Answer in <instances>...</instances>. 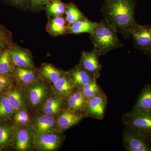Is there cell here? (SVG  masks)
<instances>
[{
	"label": "cell",
	"instance_id": "obj_26",
	"mask_svg": "<svg viewBox=\"0 0 151 151\" xmlns=\"http://www.w3.org/2000/svg\"><path fill=\"white\" fill-rule=\"evenodd\" d=\"M45 9L48 18L51 17L63 16L65 14L66 4L61 0H52L46 5Z\"/></svg>",
	"mask_w": 151,
	"mask_h": 151
},
{
	"label": "cell",
	"instance_id": "obj_29",
	"mask_svg": "<svg viewBox=\"0 0 151 151\" xmlns=\"http://www.w3.org/2000/svg\"><path fill=\"white\" fill-rule=\"evenodd\" d=\"M79 89L86 99L94 97L103 92L101 87L97 84V79H94L89 84Z\"/></svg>",
	"mask_w": 151,
	"mask_h": 151
},
{
	"label": "cell",
	"instance_id": "obj_7",
	"mask_svg": "<svg viewBox=\"0 0 151 151\" xmlns=\"http://www.w3.org/2000/svg\"><path fill=\"white\" fill-rule=\"evenodd\" d=\"M108 99L104 92L87 99L85 105V114L97 120H102L105 116Z\"/></svg>",
	"mask_w": 151,
	"mask_h": 151
},
{
	"label": "cell",
	"instance_id": "obj_16",
	"mask_svg": "<svg viewBox=\"0 0 151 151\" xmlns=\"http://www.w3.org/2000/svg\"><path fill=\"white\" fill-rule=\"evenodd\" d=\"M133 110L151 114V85H147L142 89Z\"/></svg>",
	"mask_w": 151,
	"mask_h": 151
},
{
	"label": "cell",
	"instance_id": "obj_20",
	"mask_svg": "<svg viewBox=\"0 0 151 151\" xmlns=\"http://www.w3.org/2000/svg\"><path fill=\"white\" fill-rule=\"evenodd\" d=\"M97 25V23L91 21L86 18L68 26V34L79 35L88 33L90 34L94 31Z\"/></svg>",
	"mask_w": 151,
	"mask_h": 151
},
{
	"label": "cell",
	"instance_id": "obj_5",
	"mask_svg": "<svg viewBox=\"0 0 151 151\" xmlns=\"http://www.w3.org/2000/svg\"><path fill=\"white\" fill-rule=\"evenodd\" d=\"M60 132L45 133L42 134H34L33 145L39 150L50 151L58 148L63 141V136Z\"/></svg>",
	"mask_w": 151,
	"mask_h": 151
},
{
	"label": "cell",
	"instance_id": "obj_9",
	"mask_svg": "<svg viewBox=\"0 0 151 151\" xmlns=\"http://www.w3.org/2000/svg\"><path fill=\"white\" fill-rule=\"evenodd\" d=\"M11 59L16 67L35 69L31 52L16 44L9 49Z\"/></svg>",
	"mask_w": 151,
	"mask_h": 151
},
{
	"label": "cell",
	"instance_id": "obj_30",
	"mask_svg": "<svg viewBox=\"0 0 151 151\" xmlns=\"http://www.w3.org/2000/svg\"><path fill=\"white\" fill-rule=\"evenodd\" d=\"M14 120L16 124L20 126L29 125L31 122L29 114L24 109H19L15 112Z\"/></svg>",
	"mask_w": 151,
	"mask_h": 151
},
{
	"label": "cell",
	"instance_id": "obj_22",
	"mask_svg": "<svg viewBox=\"0 0 151 151\" xmlns=\"http://www.w3.org/2000/svg\"><path fill=\"white\" fill-rule=\"evenodd\" d=\"M14 127L10 123L0 124V150L7 147L13 142Z\"/></svg>",
	"mask_w": 151,
	"mask_h": 151
},
{
	"label": "cell",
	"instance_id": "obj_24",
	"mask_svg": "<svg viewBox=\"0 0 151 151\" xmlns=\"http://www.w3.org/2000/svg\"><path fill=\"white\" fill-rule=\"evenodd\" d=\"M16 66L10 56L9 49L0 52V74L15 75Z\"/></svg>",
	"mask_w": 151,
	"mask_h": 151
},
{
	"label": "cell",
	"instance_id": "obj_11",
	"mask_svg": "<svg viewBox=\"0 0 151 151\" xmlns=\"http://www.w3.org/2000/svg\"><path fill=\"white\" fill-rule=\"evenodd\" d=\"M33 123L32 127L35 134L40 135L60 131L54 117L45 113L36 116Z\"/></svg>",
	"mask_w": 151,
	"mask_h": 151
},
{
	"label": "cell",
	"instance_id": "obj_4",
	"mask_svg": "<svg viewBox=\"0 0 151 151\" xmlns=\"http://www.w3.org/2000/svg\"><path fill=\"white\" fill-rule=\"evenodd\" d=\"M123 145L128 151H151V139L140 133L125 128Z\"/></svg>",
	"mask_w": 151,
	"mask_h": 151
},
{
	"label": "cell",
	"instance_id": "obj_19",
	"mask_svg": "<svg viewBox=\"0 0 151 151\" xmlns=\"http://www.w3.org/2000/svg\"><path fill=\"white\" fill-rule=\"evenodd\" d=\"M66 72L51 64L44 63L40 69L39 74L42 78L53 84Z\"/></svg>",
	"mask_w": 151,
	"mask_h": 151
},
{
	"label": "cell",
	"instance_id": "obj_18",
	"mask_svg": "<svg viewBox=\"0 0 151 151\" xmlns=\"http://www.w3.org/2000/svg\"><path fill=\"white\" fill-rule=\"evenodd\" d=\"M73 90L67 98V108L71 111L85 114V105L87 99L80 89Z\"/></svg>",
	"mask_w": 151,
	"mask_h": 151
},
{
	"label": "cell",
	"instance_id": "obj_21",
	"mask_svg": "<svg viewBox=\"0 0 151 151\" xmlns=\"http://www.w3.org/2000/svg\"><path fill=\"white\" fill-rule=\"evenodd\" d=\"M16 78L22 84L29 85L38 78L35 69L16 67Z\"/></svg>",
	"mask_w": 151,
	"mask_h": 151
},
{
	"label": "cell",
	"instance_id": "obj_33",
	"mask_svg": "<svg viewBox=\"0 0 151 151\" xmlns=\"http://www.w3.org/2000/svg\"><path fill=\"white\" fill-rule=\"evenodd\" d=\"M63 103L64 98L60 96H57L56 97H50L45 102L42 109L51 108L56 105H63Z\"/></svg>",
	"mask_w": 151,
	"mask_h": 151
},
{
	"label": "cell",
	"instance_id": "obj_23",
	"mask_svg": "<svg viewBox=\"0 0 151 151\" xmlns=\"http://www.w3.org/2000/svg\"><path fill=\"white\" fill-rule=\"evenodd\" d=\"M4 94L14 109L15 112L19 109H27L24 97L19 89H10L5 92Z\"/></svg>",
	"mask_w": 151,
	"mask_h": 151
},
{
	"label": "cell",
	"instance_id": "obj_1",
	"mask_svg": "<svg viewBox=\"0 0 151 151\" xmlns=\"http://www.w3.org/2000/svg\"><path fill=\"white\" fill-rule=\"evenodd\" d=\"M134 0H105L101 12L106 20L125 38L138 24L134 16Z\"/></svg>",
	"mask_w": 151,
	"mask_h": 151
},
{
	"label": "cell",
	"instance_id": "obj_14",
	"mask_svg": "<svg viewBox=\"0 0 151 151\" xmlns=\"http://www.w3.org/2000/svg\"><path fill=\"white\" fill-rule=\"evenodd\" d=\"M49 19L46 30L49 34L57 37L68 34V26L63 16L51 17Z\"/></svg>",
	"mask_w": 151,
	"mask_h": 151
},
{
	"label": "cell",
	"instance_id": "obj_32",
	"mask_svg": "<svg viewBox=\"0 0 151 151\" xmlns=\"http://www.w3.org/2000/svg\"><path fill=\"white\" fill-rule=\"evenodd\" d=\"M4 1L13 6L22 10H26L29 8V0H3Z\"/></svg>",
	"mask_w": 151,
	"mask_h": 151
},
{
	"label": "cell",
	"instance_id": "obj_36",
	"mask_svg": "<svg viewBox=\"0 0 151 151\" xmlns=\"http://www.w3.org/2000/svg\"><path fill=\"white\" fill-rule=\"evenodd\" d=\"M52 1V0H47V1H48V4L50 2Z\"/></svg>",
	"mask_w": 151,
	"mask_h": 151
},
{
	"label": "cell",
	"instance_id": "obj_2",
	"mask_svg": "<svg viewBox=\"0 0 151 151\" xmlns=\"http://www.w3.org/2000/svg\"><path fill=\"white\" fill-rule=\"evenodd\" d=\"M117 30L112 25L103 18L90 34L94 49L100 56L105 55L115 49L123 46L117 35Z\"/></svg>",
	"mask_w": 151,
	"mask_h": 151
},
{
	"label": "cell",
	"instance_id": "obj_31",
	"mask_svg": "<svg viewBox=\"0 0 151 151\" xmlns=\"http://www.w3.org/2000/svg\"><path fill=\"white\" fill-rule=\"evenodd\" d=\"M15 78L14 75L0 74V92L10 88Z\"/></svg>",
	"mask_w": 151,
	"mask_h": 151
},
{
	"label": "cell",
	"instance_id": "obj_3",
	"mask_svg": "<svg viewBox=\"0 0 151 151\" xmlns=\"http://www.w3.org/2000/svg\"><path fill=\"white\" fill-rule=\"evenodd\" d=\"M125 128L139 132L151 139V114L132 110L123 116Z\"/></svg>",
	"mask_w": 151,
	"mask_h": 151
},
{
	"label": "cell",
	"instance_id": "obj_13",
	"mask_svg": "<svg viewBox=\"0 0 151 151\" xmlns=\"http://www.w3.org/2000/svg\"><path fill=\"white\" fill-rule=\"evenodd\" d=\"M84 116H86L84 113L75 112L67 108L60 113L57 122L60 129L64 131L78 124Z\"/></svg>",
	"mask_w": 151,
	"mask_h": 151
},
{
	"label": "cell",
	"instance_id": "obj_15",
	"mask_svg": "<svg viewBox=\"0 0 151 151\" xmlns=\"http://www.w3.org/2000/svg\"><path fill=\"white\" fill-rule=\"evenodd\" d=\"M53 85L55 91L63 98H67L76 88L74 81L68 72Z\"/></svg>",
	"mask_w": 151,
	"mask_h": 151
},
{
	"label": "cell",
	"instance_id": "obj_34",
	"mask_svg": "<svg viewBox=\"0 0 151 151\" xmlns=\"http://www.w3.org/2000/svg\"><path fill=\"white\" fill-rule=\"evenodd\" d=\"M48 4L47 0H29V8L32 11H37Z\"/></svg>",
	"mask_w": 151,
	"mask_h": 151
},
{
	"label": "cell",
	"instance_id": "obj_12",
	"mask_svg": "<svg viewBox=\"0 0 151 151\" xmlns=\"http://www.w3.org/2000/svg\"><path fill=\"white\" fill-rule=\"evenodd\" d=\"M29 85L27 92L29 100L32 107L37 108L46 98L48 94V87L39 78Z\"/></svg>",
	"mask_w": 151,
	"mask_h": 151
},
{
	"label": "cell",
	"instance_id": "obj_17",
	"mask_svg": "<svg viewBox=\"0 0 151 151\" xmlns=\"http://www.w3.org/2000/svg\"><path fill=\"white\" fill-rule=\"evenodd\" d=\"M68 73L74 81L76 88L78 89L96 79L79 65L68 71Z\"/></svg>",
	"mask_w": 151,
	"mask_h": 151
},
{
	"label": "cell",
	"instance_id": "obj_35",
	"mask_svg": "<svg viewBox=\"0 0 151 151\" xmlns=\"http://www.w3.org/2000/svg\"><path fill=\"white\" fill-rule=\"evenodd\" d=\"M146 53L148 55L149 58H150V59L151 60V50L148 51L147 52H146Z\"/></svg>",
	"mask_w": 151,
	"mask_h": 151
},
{
	"label": "cell",
	"instance_id": "obj_8",
	"mask_svg": "<svg viewBox=\"0 0 151 151\" xmlns=\"http://www.w3.org/2000/svg\"><path fill=\"white\" fill-rule=\"evenodd\" d=\"M135 48L147 52L151 50V26L138 24L131 32Z\"/></svg>",
	"mask_w": 151,
	"mask_h": 151
},
{
	"label": "cell",
	"instance_id": "obj_28",
	"mask_svg": "<svg viewBox=\"0 0 151 151\" xmlns=\"http://www.w3.org/2000/svg\"><path fill=\"white\" fill-rule=\"evenodd\" d=\"M14 113V109L5 94H0V119L6 120L10 119Z\"/></svg>",
	"mask_w": 151,
	"mask_h": 151
},
{
	"label": "cell",
	"instance_id": "obj_27",
	"mask_svg": "<svg viewBox=\"0 0 151 151\" xmlns=\"http://www.w3.org/2000/svg\"><path fill=\"white\" fill-rule=\"evenodd\" d=\"M14 44L12 35L10 31L0 23V52L9 49Z\"/></svg>",
	"mask_w": 151,
	"mask_h": 151
},
{
	"label": "cell",
	"instance_id": "obj_25",
	"mask_svg": "<svg viewBox=\"0 0 151 151\" xmlns=\"http://www.w3.org/2000/svg\"><path fill=\"white\" fill-rule=\"evenodd\" d=\"M65 14V19L68 26L79 21L87 18L77 6L72 2L66 4Z\"/></svg>",
	"mask_w": 151,
	"mask_h": 151
},
{
	"label": "cell",
	"instance_id": "obj_6",
	"mask_svg": "<svg viewBox=\"0 0 151 151\" xmlns=\"http://www.w3.org/2000/svg\"><path fill=\"white\" fill-rule=\"evenodd\" d=\"M29 125L20 126L14 128L13 141L17 150L26 151L31 148L35 134L33 127Z\"/></svg>",
	"mask_w": 151,
	"mask_h": 151
},
{
	"label": "cell",
	"instance_id": "obj_10",
	"mask_svg": "<svg viewBox=\"0 0 151 151\" xmlns=\"http://www.w3.org/2000/svg\"><path fill=\"white\" fill-rule=\"evenodd\" d=\"M100 56L94 48L91 51L83 52L78 64L96 79L100 77L102 69V65L99 60Z\"/></svg>",
	"mask_w": 151,
	"mask_h": 151
}]
</instances>
